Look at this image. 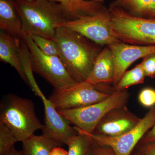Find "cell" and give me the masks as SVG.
Returning <instances> with one entry per match:
<instances>
[{
	"label": "cell",
	"mask_w": 155,
	"mask_h": 155,
	"mask_svg": "<svg viewBox=\"0 0 155 155\" xmlns=\"http://www.w3.org/2000/svg\"><path fill=\"white\" fill-rule=\"evenodd\" d=\"M138 100L142 105L146 107H155V89L147 87L142 90L139 94Z\"/></svg>",
	"instance_id": "obj_23"
},
{
	"label": "cell",
	"mask_w": 155,
	"mask_h": 155,
	"mask_svg": "<svg viewBox=\"0 0 155 155\" xmlns=\"http://www.w3.org/2000/svg\"><path fill=\"white\" fill-rule=\"evenodd\" d=\"M130 155H142L139 152V151L136 149L135 150H134L133 152Z\"/></svg>",
	"instance_id": "obj_30"
},
{
	"label": "cell",
	"mask_w": 155,
	"mask_h": 155,
	"mask_svg": "<svg viewBox=\"0 0 155 155\" xmlns=\"http://www.w3.org/2000/svg\"><path fill=\"white\" fill-rule=\"evenodd\" d=\"M28 50L31 69L54 87L61 91L77 83L68 72L58 56L47 55L39 49L29 36L23 38Z\"/></svg>",
	"instance_id": "obj_6"
},
{
	"label": "cell",
	"mask_w": 155,
	"mask_h": 155,
	"mask_svg": "<svg viewBox=\"0 0 155 155\" xmlns=\"http://www.w3.org/2000/svg\"><path fill=\"white\" fill-rule=\"evenodd\" d=\"M36 95L41 98L44 106L45 124L42 130L43 134L67 144L68 140L77 134V131L74 127L70 126V122L58 113L40 89L37 92Z\"/></svg>",
	"instance_id": "obj_12"
},
{
	"label": "cell",
	"mask_w": 155,
	"mask_h": 155,
	"mask_svg": "<svg viewBox=\"0 0 155 155\" xmlns=\"http://www.w3.org/2000/svg\"><path fill=\"white\" fill-rule=\"evenodd\" d=\"M146 77L144 70L140 63L133 69L125 72L117 84L114 87V91H123L133 85L143 84Z\"/></svg>",
	"instance_id": "obj_20"
},
{
	"label": "cell",
	"mask_w": 155,
	"mask_h": 155,
	"mask_svg": "<svg viewBox=\"0 0 155 155\" xmlns=\"http://www.w3.org/2000/svg\"><path fill=\"white\" fill-rule=\"evenodd\" d=\"M61 26H66L103 46L121 41L113 33L110 13L80 17Z\"/></svg>",
	"instance_id": "obj_9"
},
{
	"label": "cell",
	"mask_w": 155,
	"mask_h": 155,
	"mask_svg": "<svg viewBox=\"0 0 155 155\" xmlns=\"http://www.w3.org/2000/svg\"><path fill=\"white\" fill-rule=\"evenodd\" d=\"M108 46L112 51L115 65L114 87L136 61L155 53V45H137L119 41Z\"/></svg>",
	"instance_id": "obj_11"
},
{
	"label": "cell",
	"mask_w": 155,
	"mask_h": 155,
	"mask_svg": "<svg viewBox=\"0 0 155 155\" xmlns=\"http://www.w3.org/2000/svg\"><path fill=\"white\" fill-rule=\"evenodd\" d=\"M0 28L14 37L23 39L22 19L14 0H0Z\"/></svg>",
	"instance_id": "obj_15"
},
{
	"label": "cell",
	"mask_w": 155,
	"mask_h": 155,
	"mask_svg": "<svg viewBox=\"0 0 155 155\" xmlns=\"http://www.w3.org/2000/svg\"><path fill=\"white\" fill-rule=\"evenodd\" d=\"M21 40L1 30L0 61L14 67L23 81L28 85L21 62L20 48Z\"/></svg>",
	"instance_id": "obj_13"
},
{
	"label": "cell",
	"mask_w": 155,
	"mask_h": 155,
	"mask_svg": "<svg viewBox=\"0 0 155 155\" xmlns=\"http://www.w3.org/2000/svg\"><path fill=\"white\" fill-rule=\"evenodd\" d=\"M22 1H27V2H34L35 0H22Z\"/></svg>",
	"instance_id": "obj_32"
},
{
	"label": "cell",
	"mask_w": 155,
	"mask_h": 155,
	"mask_svg": "<svg viewBox=\"0 0 155 155\" xmlns=\"http://www.w3.org/2000/svg\"><path fill=\"white\" fill-rule=\"evenodd\" d=\"M88 155H116L110 147L106 145L100 144L93 140V143Z\"/></svg>",
	"instance_id": "obj_25"
},
{
	"label": "cell",
	"mask_w": 155,
	"mask_h": 155,
	"mask_svg": "<svg viewBox=\"0 0 155 155\" xmlns=\"http://www.w3.org/2000/svg\"><path fill=\"white\" fill-rule=\"evenodd\" d=\"M126 105L114 108L100 121L93 134L108 137H117L133 129L140 122Z\"/></svg>",
	"instance_id": "obj_10"
},
{
	"label": "cell",
	"mask_w": 155,
	"mask_h": 155,
	"mask_svg": "<svg viewBox=\"0 0 155 155\" xmlns=\"http://www.w3.org/2000/svg\"><path fill=\"white\" fill-rule=\"evenodd\" d=\"M5 155H23L22 151H18L13 147L8 153Z\"/></svg>",
	"instance_id": "obj_29"
},
{
	"label": "cell",
	"mask_w": 155,
	"mask_h": 155,
	"mask_svg": "<svg viewBox=\"0 0 155 155\" xmlns=\"http://www.w3.org/2000/svg\"><path fill=\"white\" fill-rule=\"evenodd\" d=\"M115 75V65L112 51L105 46L97 57L90 74L85 81L95 85L113 83Z\"/></svg>",
	"instance_id": "obj_14"
},
{
	"label": "cell",
	"mask_w": 155,
	"mask_h": 155,
	"mask_svg": "<svg viewBox=\"0 0 155 155\" xmlns=\"http://www.w3.org/2000/svg\"><path fill=\"white\" fill-rule=\"evenodd\" d=\"M74 127L77 133L68 140L66 144L69 155H88L93 140L88 134Z\"/></svg>",
	"instance_id": "obj_19"
},
{
	"label": "cell",
	"mask_w": 155,
	"mask_h": 155,
	"mask_svg": "<svg viewBox=\"0 0 155 155\" xmlns=\"http://www.w3.org/2000/svg\"><path fill=\"white\" fill-rule=\"evenodd\" d=\"M155 140V124L152 128L142 138L141 142L147 143Z\"/></svg>",
	"instance_id": "obj_27"
},
{
	"label": "cell",
	"mask_w": 155,
	"mask_h": 155,
	"mask_svg": "<svg viewBox=\"0 0 155 155\" xmlns=\"http://www.w3.org/2000/svg\"><path fill=\"white\" fill-rule=\"evenodd\" d=\"M155 124V107H153L150 108L135 127L124 134L117 137L89 134L96 142L110 147L116 155H130Z\"/></svg>",
	"instance_id": "obj_8"
},
{
	"label": "cell",
	"mask_w": 155,
	"mask_h": 155,
	"mask_svg": "<svg viewBox=\"0 0 155 155\" xmlns=\"http://www.w3.org/2000/svg\"><path fill=\"white\" fill-rule=\"evenodd\" d=\"M61 4L72 20L86 16L109 14V9L103 4L84 0H53Z\"/></svg>",
	"instance_id": "obj_16"
},
{
	"label": "cell",
	"mask_w": 155,
	"mask_h": 155,
	"mask_svg": "<svg viewBox=\"0 0 155 155\" xmlns=\"http://www.w3.org/2000/svg\"><path fill=\"white\" fill-rule=\"evenodd\" d=\"M14 1L26 36L35 35L54 40L58 28L72 20L63 6L53 0Z\"/></svg>",
	"instance_id": "obj_2"
},
{
	"label": "cell",
	"mask_w": 155,
	"mask_h": 155,
	"mask_svg": "<svg viewBox=\"0 0 155 155\" xmlns=\"http://www.w3.org/2000/svg\"><path fill=\"white\" fill-rule=\"evenodd\" d=\"M137 149L142 155H155V140L147 143L140 142Z\"/></svg>",
	"instance_id": "obj_26"
},
{
	"label": "cell",
	"mask_w": 155,
	"mask_h": 155,
	"mask_svg": "<svg viewBox=\"0 0 155 155\" xmlns=\"http://www.w3.org/2000/svg\"><path fill=\"white\" fill-rule=\"evenodd\" d=\"M63 143L42 134L31 136L22 142L23 155H50L54 148Z\"/></svg>",
	"instance_id": "obj_17"
},
{
	"label": "cell",
	"mask_w": 155,
	"mask_h": 155,
	"mask_svg": "<svg viewBox=\"0 0 155 155\" xmlns=\"http://www.w3.org/2000/svg\"><path fill=\"white\" fill-rule=\"evenodd\" d=\"M50 155H69V154L68 151L61 147H56L51 150Z\"/></svg>",
	"instance_id": "obj_28"
},
{
	"label": "cell",
	"mask_w": 155,
	"mask_h": 155,
	"mask_svg": "<svg viewBox=\"0 0 155 155\" xmlns=\"http://www.w3.org/2000/svg\"><path fill=\"white\" fill-rule=\"evenodd\" d=\"M29 36L44 54L47 55L59 57V48L54 41L35 35Z\"/></svg>",
	"instance_id": "obj_22"
},
{
	"label": "cell",
	"mask_w": 155,
	"mask_h": 155,
	"mask_svg": "<svg viewBox=\"0 0 155 155\" xmlns=\"http://www.w3.org/2000/svg\"><path fill=\"white\" fill-rule=\"evenodd\" d=\"M84 1H92L94 2H96L101 3V4H103L105 0H84Z\"/></svg>",
	"instance_id": "obj_31"
},
{
	"label": "cell",
	"mask_w": 155,
	"mask_h": 155,
	"mask_svg": "<svg viewBox=\"0 0 155 155\" xmlns=\"http://www.w3.org/2000/svg\"><path fill=\"white\" fill-rule=\"evenodd\" d=\"M111 26L120 41L137 45H155V19L135 17L110 4Z\"/></svg>",
	"instance_id": "obj_4"
},
{
	"label": "cell",
	"mask_w": 155,
	"mask_h": 155,
	"mask_svg": "<svg viewBox=\"0 0 155 155\" xmlns=\"http://www.w3.org/2000/svg\"><path fill=\"white\" fill-rule=\"evenodd\" d=\"M0 122L22 142L44 127L37 116L33 102L13 94L7 95L1 102Z\"/></svg>",
	"instance_id": "obj_3"
},
{
	"label": "cell",
	"mask_w": 155,
	"mask_h": 155,
	"mask_svg": "<svg viewBox=\"0 0 155 155\" xmlns=\"http://www.w3.org/2000/svg\"><path fill=\"white\" fill-rule=\"evenodd\" d=\"M129 97L130 94L127 90L113 91L110 96L99 102L83 107L57 110L78 129L91 134L99 122L108 112L114 108L126 105Z\"/></svg>",
	"instance_id": "obj_5"
},
{
	"label": "cell",
	"mask_w": 155,
	"mask_h": 155,
	"mask_svg": "<svg viewBox=\"0 0 155 155\" xmlns=\"http://www.w3.org/2000/svg\"><path fill=\"white\" fill-rule=\"evenodd\" d=\"M54 40L71 77L77 83L85 81L104 46L65 26L58 28Z\"/></svg>",
	"instance_id": "obj_1"
},
{
	"label": "cell",
	"mask_w": 155,
	"mask_h": 155,
	"mask_svg": "<svg viewBox=\"0 0 155 155\" xmlns=\"http://www.w3.org/2000/svg\"><path fill=\"white\" fill-rule=\"evenodd\" d=\"M153 2L154 5L155 7V0H153Z\"/></svg>",
	"instance_id": "obj_33"
},
{
	"label": "cell",
	"mask_w": 155,
	"mask_h": 155,
	"mask_svg": "<svg viewBox=\"0 0 155 155\" xmlns=\"http://www.w3.org/2000/svg\"><path fill=\"white\" fill-rule=\"evenodd\" d=\"M18 140L10 129L0 122V155L8 153Z\"/></svg>",
	"instance_id": "obj_21"
},
{
	"label": "cell",
	"mask_w": 155,
	"mask_h": 155,
	"mask_svg": "<svg viewBox=\"0 0 155 155\" xmlns=\"http://www.w3.org/2000/svg\"><path fill=\"white\" fill-rule=\"evenodd\" d=\"M111 4L135 17L155 19L153 0H115Z\"/></svg>",
	"instance_id": "obj_18"
},
{
	"label": "cell",
	"mask_w": 155,
	"mask_h": 155,
	"mask_svg": "<svg viewBox=\"0 0 155 155\" xmlns=\"http://www.w3.org/2000/svg\"><path fill=\"white\" fill-rule=\"evenodd\" d=\"M111 94L86 82L75 84L61 91L54 90L48 100L57 110L83 107L104 101Z\"/></svg>",
	"instance_id": "obj_7"
},
{
	"label": "cell",
	"mask_w": 155,
	"mask_h": 155,
	"mask_svg": "<svg viewBox=\"0 0 155 155\" xmlns=\"http://www.w3.org/2000/svg\"><path fill=\"white\" fill-rule=\"evenodd\" d=\"M146 76L155 78V53L146 56L143 58L141 63Z\"/></svg>",
	"instance_id": "obj_24"
}]
</instances>
